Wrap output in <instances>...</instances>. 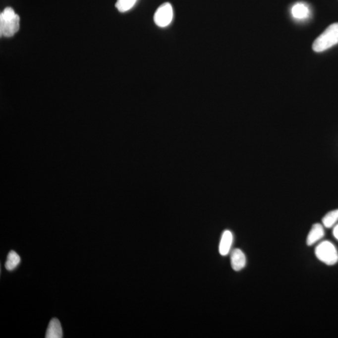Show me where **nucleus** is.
I'll return each instance as SVG.
<instances>
[{
    "instance_id": "1",
    "label": "nucleus",
    "mask_w": 338,
    "mask_h": 338,
    "mask_svg": "<svg viewBox=\"0 0 338 338\" xmlns=\"http://www.w3.org/2000/svg\"><path fill=\"white\" fill-rule=\"evenodd\" d=\"M20 28V17L11 7H7L0 14V34L11 37Z\"/></svg>"
},
{
    "instance_id": "2",
    "label": "nucleus",
    "mask_w": 338,
    "mask_h": 338,
    "mask_svg": "<svg viewBox=\"0 0 338 338\" xmlns=\"http://www.w3.org/2000/svg\"><path fill=\"white\" fill-rule=\"evenodd\" d=\"M338 44V23L332 24L315 40L313 50L317 53L325 52Z\"/></svg>"
},
{
    "instance_id": "3",
    "label": "nucleus",
    "mask_w": 338,
    "mask_h": 338,
    "mask_svg": "<svg viewBox=\"0 0 338 338\" xmlns=\"http://www.w3.org/2000/svg\"><path fill=\"white\" fill-rule=\"evenodd\" d=\"M315 255L319 260L328 266H333L338 262L337 247L329 240L320 242L315 248Z\"/></svg>"
},
{
    "instance_id": "4",
    "label": "nucleus",
    "mask_w": 338,
    "mask_h": 338,
    "mask_svg": "<svg viewBox=\"0 0 338 338\" xmlns=\"http://www.w3.org/2000/svg\"><path fill=\"white\" fill-rule=\"evenodd\" d=\"M173 12L170 3H165L159 7L154 16L155 23L159 27H168L173 20Z\"/></svg>"
},
{
    "instance_id": "5",
    "label": "nucleus",
    "mask_w": 338,
    "mask_h": 338,
    "mask_svg": "<svg viewBox=\"0 0 338 338\" xmlns=\"http://www.w3.org/2000/svg\"><path fill=\"white\" fill-rule=\"evenodd\" d=\"M325 232L324 226L321 224H315L311 228L307 237L306 244L308 246H313L325 236Z\"/></svg>"
},
{
    "instance_id": "6",
    "label": "nucleus",
    "mask_w": 338,
    "mask_h": 338,
    "mask_svg": "<svg viewBox=\"0 0 338 338\" xmlns=\"http://www.w3.org/2000/svg\"><path fill=\"white\" fill-rule=\"evenodd\" d=\"M230 263L233 270L240 271L246 265V257L241 250L235 249L230 254Z\"/></svg>"
},
{
    "instance_id": "7",
    "label": "nucleus",
    "mask_w": 338,
    "mask_h": 338,
    "mask_svg": "<svg viewBox=\"0 0 338 338\" xmlns=\"http://www.w3.org/2000/svg\"><path fill=\"white\" fill-rule=\"evenodd\" d=\"M233 242V235L231 231L225 230L221 236L219 251L221 256H227L231 249Z\"/></svg>"
},
{
    "instance_id": "8",
    "label": "nucleus",
    "mask_w": 338,
    "mask_h": 338,
    "mask_svg": "<svg viewBox=\"0 0 338 338\" xmlns=\"http://www.w3.org/2000/svg\"><path fill=\"white\" fill-rule=\"evenodd\" d=\"M291 14L293 18L297 20H305L309 17L310 9L304 3H297L292 7Z\"/></svg>"
},
{
    "instance_id": "9",
    "label": "nucleus",
    "mask_w": 338,
    "mask_h": 338,
    "mask_svg": "<svg viewBox=\"0 0 338 338\" xmlns=\"http://www.w3.org/2000/svg\"><path fill=\"white\" fill-rule=\"evenodd\" d=\"M63 337V331L61 324L56 318L52 319L47 328V338H61Z\"/></svg>"
},
{
    "instance_id": "10",
    "label": "nucleus",
    "mask_w": 338,
    "mask_h": 338,
    "mask_svg": "<svg viewBox=\"0 0 338 338\" xmlns=\"http://www.w3.org/2000/svg\"><path fill=\"white\" fill-rule=\"evenodd\" d=\"M338 222V209L328 213L323 217L322 220L324 227L327 228L334 227Z\"/></svg>"
},
{
    "instance_id": "11",
    "label": "nucleus",
    "mask_w": 338,
    "mask_h": 338,
    "mask_svg": "<svg viewBox=\"0 0 338 338\" xmlns=\"http://www.w3.org/2000/svg\"><path fill=\"white\" fill-rule=\"evenodd\" d=\"M21 261L20 257L15 251H11L9 252L5 263V268L7 270L13 271L17 268Z\"/></svg>"
},
{
    "instance_id": "12",
    "label": "nucleus",
    "mask_w": 338,
    "mask_h": 338,
    "mask_svg": "<svg viewBox=\"0 0 338 338\" xmlns=\"http://www.w3.org/2000/svg\"><path fill=\"white\" fill-rule=\"evenodd\" d=\"M137 1V0H117L115 6L119 11L124 13L132 9Z\"/></svg>"
},
{
    "instance_id": "13",
    "label": "nucleus",
    "mask_w": 338,
    "mask_h": 338,
    "mask_svg": "<svg viewBox=\"0 0 338 338\" xmlns=\"http://www.w3.org/2000/svg\"><path fill=\"white\" fill-rule=\"evenodd\" d=\"M333 234L335 238L338 240V224L333 227Z\"/></svg>"
}]
</instances>
